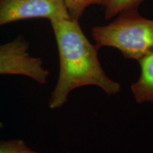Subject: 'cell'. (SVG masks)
Here are the masks:
<instances>
[{"instance_id": "2", "label": "cell", "mask_w": 153, "mask_h": 153, "mask_svg": "<svg viewBox=\"0 0 153 153\" xmlns=\"http://www.w3.org/2000/svg\"><path fill=\"white\" fill-rule=\"evenodd\" d=\"M116 17L108 24L92 28L96 46L114 48L125 58L137 61L153 53V20L142 16L137 10Z\"/></svg>"}, {"instance_id": "3", "label": "cell", "mask_w": 153, "mask_h": 153, "mask_svg": "<svg viewBox=\"0 0 153 153\" xmlns=\"http://www.w3.org/2000/svg\"><path fill=\"white\" fill-rule=\"evenodd\" d=\"M14 74L29 77L40 85L48 82L49 72L40 57L29 52V44L20 35L0 45V75Z\"/></svg>"}, {"instance_id": "5", "label": "cell", "mask_w": 153, "mask_h": 153, "mask_svg": "<svg viewBox=\"0 0 153 153\" xmlns=\"http://www.w3.org/2000/svg\"><path fill=\"white\" fill-rule=\"evenodd\" d=\"M140 74L136 81L131 84L132 94L138 104H153V53L138 60Z\"/></svg>"}, {"instance_id": "6", "label": "cell", "mask_w": 153, "mask_h": 153, "mask_svg": "<svg viewBox=\"0 0 153 153\" xmlns=\"http://www.w3.org/2000/svg\"><path fill=\"white\" fill-rule=\"evenodd\" d=\"M144 0H107L104 6V16L106 19L114 18L126 11L137 10Z\"/></svg>"}, {"instance_id": "1", "label": "cell", "mask_w": 153, "mask_h": 153, "mask_svg": "<svg viewBox=\"0 0 153 153\" xmlns=\"http://www.w3.org/2000/svg\"><path fill=\"white\" fill-rule=\"evenodd\" d=\"M50 22L60 61L58 79L49 99L50 108H61L72 91L86 86L98 87L109 95L119 92L120 84L107 76L99 62V48L89 41L79 21L68 17Z\"/></svg>"}, {"instance_id": "8", "label": "cell", "mask_w": 153, "mask_h": 153, "mask_svg": "<svg viewBox=\"0 0 153 153\" xmlns=\"http://www.w3.org/2000/svg\"><path fill=\"white\" fill-rule=\"evenodd\" d=\"M0 153H41L28 146L23 140L0 141Z\"/></svg>"}, {"instance_id": "4", "label": "cell", "mask_w": 153, "mask_h": 153, "mask_svg": "<svg viewBox=\"0 0 153 153\" xmlns=\"http://www.w3.org/2000/svg\"><path fill=\"white\" fill-rule=\"evenodd\" d=\"M68 17L63 0H0V26L27 19Z\"/></svg>"}, {"instance_id": "7", "label": "cell", "mask_w": 153, "mask_h": 153, "mask_svg": "<svg viewBox=\"0 0 153 153\" xmlns=\"http://www.w3.org/2000/svg\"><path fill=\"white\" fill-rule=\"evenodd\" d=\"M107 0H63L71 18L79 21L88 7L92 5L105 6Z\"/></svg>"}]
</instances>
